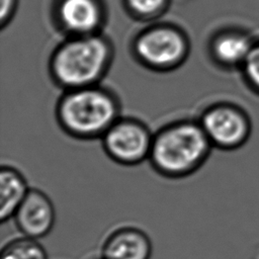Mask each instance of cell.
<instances>
[{"label":"cell","mask_w":259,"mask_h":259,"mask_svg":"<svg viewBox=\"0 0 259 259\" xmlns=\"http://www.w3.org/2000/svg\"><path fill=\"white\" fill-rule=\"evenodd\" d=\"M130 51L143 68L168 73L186 62L190 54V40L186 31L174 23L152 22L134 35Z\"/></svg>","instance_id":"obj_4"},{"label":"cell","mask_w":259,"mask_h":259,"mask_svg":"<svg viewBox=\"0 0 259 259\" xmlns=\"http://www.w3.org/2000/svg\"><path fill=\"white\" fill-rule=\"evenodd\" d=\"M153 135L142 120L120 116L100 140L104 153L113 162L136 166L149 159Z\"/></svg>","instance_id":"obj_6"},{"label":"cell","mask_w":259,"mask_h":259,"mask_svg":"<svg viewBox=\"0 0 259 259\" xmlns=\"http://www.w3.org/2000/svg\"><path fill=\"white\" fill-rule=\"evenodd\" d=\"M213 148L234 151L242 148L252 135V118L240 104L220 100L206 106L197 119Z\"/></svg>","instance_id":"obj_5"},{"label":"cell","mask_w":259,"mask_h":259,"mask_svg":"<svg viewBox=\"0 0 259 259\" xmlns=\"http://www.w3.org/2000/svg\"><path fill=\"white\" fill-rule=\"evenodd\" d=\"M0 259H49L38 240L18 237L8 241L1 249Z\"/></svg>","instance_id":"obj_12"},{"label":"cell","mask_w":259,"mask_h":259,"mask_svg":"<svg viewBox=\"0 0 259 259\" xmlns=\"http://www.w3.org/2000/svg\"><path fill=\"white\" fill-rule=\"evenodd\" d=\"M131 18L141 22H153L165 14L170 0H122Z\"/></svg>","instance_id":"obj_13"},{"label":"cell","mask_w":259,"mask_h":259,"mask_svg":"<svg viewBox=\"0 0 259 259\" xmlns=\"http://www.w3.org/2000/svg\"><path fill=\"white\" fill-rule=\"evenodd\" d=\"M29 189L26 179L17 169L9 165H3L1 167L0 220L2 223L13 218Z\"/></svg>","instance_id":"obj_11"},{"label":"cell","mask_w":259,"mask_h":259,"mask_svg":"<svg viewBox=\"0 0 259 259\" xmlns=\"http://www.w3.org/2000/svg\"><path fill=\"white\" fill-rule=\"evenodd\" d=\"M18 0H1L0 28L4 29L12 21L17 10Z\"/></svg>","instance_id":"obj_15"},{"label":"cell","mask_w":259,"mask_h":259,"mask_svg":"<svg viewBox=\"0 0 259 259\" xmlns=\"http://www.w3.org/2000/svg\"><path fill=\"white\" fill-rule=\"evenodd\" d=\"M151 239L143 230L121 226L112 230L103 240L100 257L103 259H150Z\"/></svg>","instance_id":"obj_10"},{"label":"cell","mask_w":259,"mask_h":259,"mask_svg":"<svg viewBox=\"0 0 259 259\" xmlns=\"http://www.w3.org/2000/svg\"><path fill=\"white\" fill-rule=\"evenodd\" d=\"M114 46L104 32L65 37L52 52L49 74L65 90L99 85L114 60Z\"/></svg>","instance_id":"obj_1"},{"label":"cell","mask_w":259,"mask_h":259,"mask_svg":"<svg viewBox=\"0 0 259 259\" xmlns=\"http://www.w3.org/2000/svg\"><path fill=\"white\" fill-rule=\"evenodd\" d=\"M212 148L197 119H179L163 125L153 135L148 160L159 175L181 179L196 172Z\"/></svg>","instance_id":"obj_2"},{"label":"cell","mask_w":259,"mask_h":259,"mask_svg":"<svg viewBox=\"0 0 259 259\" xmlns=\"http://www.w3.org/2000/svg\"><path fill=\"white\" fill-rule=\"evenodd\" d=\"M116 93L100 84L65 90L56 104V120L62 131L77 140L101 139L121 116Z\"/></svg>","instance_id":"obj_3"},{"label":"cell","mask_w":259,"mask_h":259,"mask_svg":"<svg viewBox=\"0 0 259 259\" xmlns=\"http://www.w3.org/2000/svg\"><path fill=\"white\" fill-rule=\"evenodd\" d=\"M12 219L22 236L39 240L53 230L56 211L53 201L44 191L30 188Z\"/></svg>","instance_id":"obj_9"},{"label":"cell","mask_w":259,"mask_h":259,"mask_svg":"<svg viewBox=\"0 0 259 259\" xmlns=\"http://www.w3.org/2000/svg\"><path fill=\"white\" fill-rule=\"evenodd\" d=\"M98 259H103V258H101V257H100V258H98Z\"/></svg>","instance_id":"obj_16"},{"label":"cell","mask_w":259,"mask_h":259,"mask_svg":"<svg viewBox=\"0 0 259 259\" xmlns=\"http://www.w3.org/2000/svg\"><path fill=\"white\" fill-rule=\"evenodd\" d=\"M52 22L65 37L103 32L107 10L102 0H55Z\"/></svg>","instance_id":"obj_7"},{"label":"cell","mask_w":259,"mask_h":259,"mask_svg":"<svg viewBox=\"0 0 259 259\" xmlns=\"http://www.w3.org/2000/svg\"><path fill=\"white\" fill-rule=\"evenodd\" d=\"M256 34L242 25H227L208 37L206 52L210 62L224 71H240L246 61Z\"/></svg>","instance_id":"obj_8"},{"label":"cell","mask_w":259,"mask_h":259,"mask_svg":"<svg viewBox=\"0 0 259 259\" xmlns=\"http://www.w3.org/2000/svg\"><path fill=\"white\" fill-rule=\"evenodd\" d=\"M239 73L248 90L259 97V35H256L253 47Z\"/></svg>","instance_id":"obj_14"}]
</instances>
